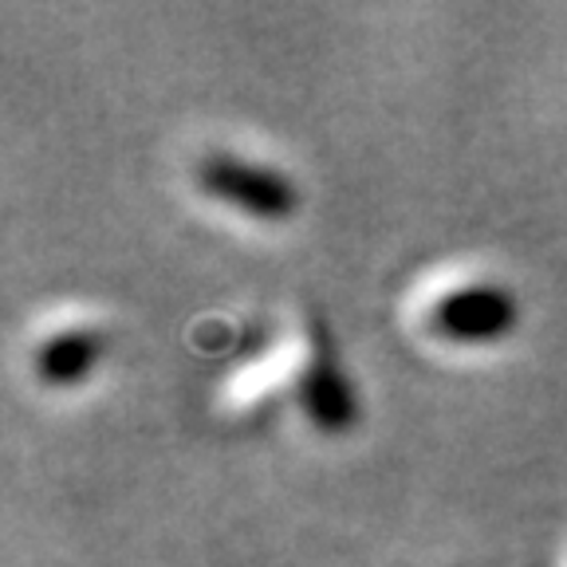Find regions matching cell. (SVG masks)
Masks as SVG:
<instances>
[{
    "label": "cell",
    "mask_w": 567,
    "mask_h": 567,
    "mask_svg": "<svg viewBox=\"0 0 567 567\" xmlns=\"http://www.w3.org/2000/svg\"><path fill=\"white\" fill-rule=\"evenodd\" d=\"M303 331H308V354H303L300 379H296V399H300L303 417L316 425L319 434L339 437L359 422V399H354L351 379L339 363L328 319L319 311H308Z\"/></svg>",
    "instance_id": "7a4b0ae2"
},
{
    "label": "cell",
    "mask_w": 567,
    "mask_h": 567,
    "mask_svg": "<svg viewBox=\"0 0 567 567\" xmlns=\"http://www.w3.org/2000/svg\"><path fill=\"white\" fill-rule=\"evenodd\" d=\"M103 354H106V331L91 328V323H75V328H60L40 339V347L32 354V367H35V379L44 382V386H80L103 363Z\"/></svg>",
    "instance_id": "277c9868"
},
{
    "label": "cell",
    "mask_w": 567,
    "mask_h": 567,
    "mask_svg": "<svg viewBox=\"0 0 567 567\" xmlns=\"http://www.w3.org/2000/svg\"><path fill=\"white\" fill-rule=\"evenodd\" d=\"M520 303L496 280L461 284L453 292L437 296L425 311V323L445 343H496L516 328Z\"/></svg>",
    "instance_id": "3957f363"
},
{
    "label": "cell",
    "mask_w": 567,
    "mask_h": 567,
    "mask_svg": "<svg viewBox=\"0 0 567 567\" xmlns=\"http://www.w3.org/2000/svg\"><path fill=\"white\" fill-rule=\"evenodd\" d=\"M197 189L213 202H225L233 209L257 217V221H288L300 205V189L284 169L248 162L233 151H209L194 166Z\"/></svg>",
    "instance_id": "6da1fadb"
}]
</instances>
